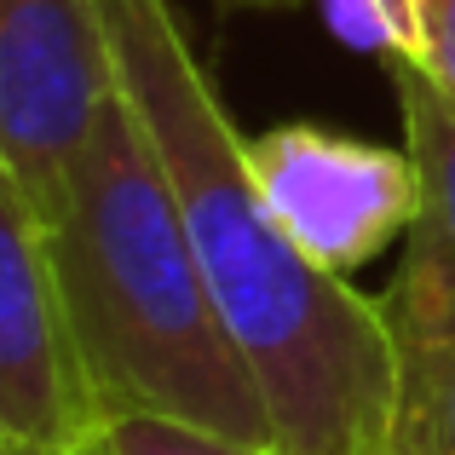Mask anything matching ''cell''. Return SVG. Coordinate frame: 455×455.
<instances>
[{
	"label": "cell",
	"instance_id": "6da1fadb",
	"mask_svg": "<svg viewBox=\"0 0 455 455\" xmlns=\"http://www.w3.org/2000/svg\"><path fill=\"white\" fill-rule=\"evenodd\" d=\"M122 99L145 122L179 190L220 323L266 398L277 455H392L403 357L380 294L294 248L248 173V139L225 116L173 0H104Z\"/></svg>",
	"mask_w": 455,
	"mask_h": 455
},
{
	"label": "cell",
	"instance_id": "7a4b0ae2",
	"mask_svg": "<svg viewBox=\"0 0 455 455\" xmlns=\"http://www.w3.org/2000/svg\"><path fill=\"white\" fill-rule=\"evenodd\" d=\"M104 415H173L277 450L266 398L202 277L167 162L116 99L41 213Z\"/></svg>",
	"mask_w": 455,
	"mask_h": 455
},
{
	"label": "cell",
	"instance_id": "3957f363",
	"mask_svg": "<svg viewBox=\"0 0 455 455\" xmlns=\"http://www.w3.org/2000/svg\"><path fill=\"white\" fill-rule=\"evenodd\" d=\"M122 99L104 0H0V185L46 213Z\"/></svg>",
	"mask_w": 455,
	"mask_h": 455
},
{
	"label": "cell",
	"instance_id": "277c9868",
	"mask_svg": "<svg viewBox=\"0 0 455 455\" xmlns=\"http://www.w3.org/2000/svg\"><path fill=\"white\" fill-rule=\"evenodd\" d=\"M248 173L294 248L334 277L363 271L421 220V167L410 145L392 150L317 122H283L248 139Z\"/></svg>",
	"mask_w": 455,
	"mask_h": 455
},
{
	"label": "cell",
	"instance_id": "5b68a950",
	"mask_svg": "<svg viewBox=\"0 0 455 455\" xmlns=\"http://www.w3.org/2000/svg\"><path fill=\"white\" fill-rule=\"evenodd\" d=\"M104 427L110 415L58 289L46 225L0 185V450L69 455L99 444Z\"/></svg>",
	"mask_w": 455,
	"mask_h": 455
},
{
	"label": "cell",
	"instance_id": "8992f818",
	"mask_svg": "<svg viewBox=\"0 0 455 455\" xmlns=\"http://www.w3.org/2000/svg\"><path fill=\"white\" fill-rule=\"evenodd\" d=\"M392 81L403 145L421 167V220L403 236L380 311L398 334V357H427L455 346V110L403 69H392Z\"/></svg>",
	"mask_w": 455,
	"mask_h": 455
},
{
	"label": "cell",
	"instance_id": "52a82bcc",
	"mask_svg": "<svg viewBox=\"0 0 455 455\" xmlns=\"http://www.w3.org/2000/svg\"><path fill=\"white\" fill-rule=\"evenodd\" d=\"M392 455H455V346L403 357Z\"/></svg>",
	"mask_w": 455,
	"mask_h": 455
},
{
	"label": "cell",
	"instance_id": "ba28073f",
	"mask_svg": "<svg viewBox=\"0 0 455 455\" xmlns=\"http://www.w3.org/2000/svg\"><path fill=\"white\" fill-rule=\"evenodd\" d=\"M104 450L110 455H277L266 444H243V438L208 433V427L173 421V415H110Z\"/></svg>",
	"mask_w": 455,
	"mask_h": 455
},
{
	"label": "cell",
	"instance_id": "9c48e42d",
	"mask_svg": "<svg viewBox=\"0 0 455 455\" xmlns=\"http://www.w3.org/2000/svg\"><path fill=\"white\" fill-rule=\"evenodd\" d=\"M323 18L346 46L380 58L387 69L415 58V0H323Z\"/></svg>",
	"mask_w": 455,
	"mask_h": 455
},
{
	"label": "cell",
	"instance_id": "30bf717a",
	"mask_svg": "<svg viewBox=\"0 0 455 455\" xmlns=\"http://www.w3.org/2000/svg\"><path fill=\"white\" fill-rule=\"evenodd\" d=\"M455 110V0H415V58L392 64Z\"/></svg>",
	"mask_w": 455,
	"mask_h": 455
},
{
	"label": "cell",
	"instance_id": "8fae6325",
	"mask_svg": "<svg viewBox=\"0 0 455 455\" xmlns=\"http://www.w3.org/2000/svg\"><path fill=\"white\" fill-rule=\"evenodd\" d=\"M236 6H254V12H294V6H306V0H236Z\"/></svg>",
	"mask_w": 455,
	"mask_h": 455
},
{
	"label": "cell",
	"instance_id": "7c38bea8",
	"mask_svg": "<svg viewBox=\"0 0 455 455\" xmlns=\"http://www.w3.org/2000/svg\"><path fill=\"white\" fill-rule=\"evenodd\" d=\"M0 455H41V450H0ZM69 455H110V450H104V438H99V444H87V450H69Z\"/></svg>",
	"mask_w": 455,
	"mask_h": 455
}]
</instances>
